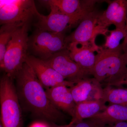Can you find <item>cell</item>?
<instances>
[{
	"mask_svg": "<svg viewBox=\"0 0 127 127\" xmlns=\"http://www.w3.org/2000/svg\"><path fill=\"white\" fill-rule=\"evenodd\" d=\"M123 53L121 45L112 50H104L100 47L91 75L101 84H106L107 86H122L127 73V66L123 59Z\"/></svg>",
	"mask_w": 127,
	"mask_h": 127,
	"instance_id": "2",
	"label": "cell"
},
{
	"mask_svg": "<svg viewBox=\"0 0 127 127\" xmlns=\"http://www.w3.org/2000/svg\"><path fill=\"white\" fill-rule=\"evenodd\" d=\"M49 7L60 13L71 15L84 9L94 8L98 0H49L46 1Z\"/></svg>",
	"mask_w": 127,
	"mask_h": 127,
	"instance_id": "15",
	"label": "cell"
},
{
	"mask_svg": "<svg viewBox=\"0 0 127 127\" xmlns=\"http://www.w3.org/2000/svg\"><path fill=\"white\" fill-rule=\"evenodd\" d=\"M14 79L5 74L0 80L1 121L3 127H21V108Z\"/></svg>",
	"mask_w": 127,
	"mask_h": 127,
	"instance_id": "4",
	"label": "cell"
},
{
	"mask_svg": "<svg viewBox=\"0 0 127 127\" xmlns=\"http://www.w3.org/2000/svg\"><path fill=\"white\" fill-rule=\"evenodd\" d=\"M38 12L34 1L12 0L0 10V24L22 26L36 17Z\"/></svg>",
	"mask_w": 127,
	"mask_h": 127,
	"instance_id": "7",
	"label": "cell"
},
{
	"mask_svg": "<svg viewBox=\"0 0 127 127\" xmlns=\"http://www.w3.org/2000/svg\"><path fill=\"white\" fill-rule=\"evenodd\" d=\"M127 21V0H114L108 2L106 10L102 12L97 22L101 34L106 36L108 28L114 25L117 29H124Z\"/></svg>",
	"mask_w": 127,
	"mask_h": 127,
	"instance_id": "9",
	"label": "cell"
},
{
	"mask_svg": "<svg viewBox=\"0 0 127 127\" xmlns=\"http://www.w3.org/2000/svg\"><path fill=\"white\" fill-rule=\"evenodd\" d=\"M67 49L71 59L82 68L88 71L91 75L96 61L95 52L98 51L100 47L95 42H73L68 44Z\"/></svg>",
	"mask_w": 127,
	"mask_h": 127,
	"instance_id": "12",
	"label": "cell"
},
{
	"mask_svg": "<svg viewBox=\"0 0 127 127\" xmlns=\"http://www.w3.org/2000/svg\"><path fill=\"white\" fill-rule=\"evenodd\" d=\"M26 63L31 67L46 89L59 85H65L71 88L75 84L73 82L66 81L42 59L28 55Z\"/></svg>",
	"mask_w": 127,
	"mask_h": 127,
	"instance_id": "10",
	"label": "cell"
},
{
	"mask_svg": "<svg viewBox=\"0 0 127 127\" xmlns=\"http://www.w3.org/2000/svg\"><path fill=\"white\" fill-rule=\"evenodd\" d=\"M50 102L59 110L71 117L74 116L76 104L70 88L65 85H59L46 89Z\"/></svg>",
	"mask_w": 127,
	"mask_h": 127,
	"instance_id": "14",
	"label": "cell"
},
{
	"mask_svg": "<svg viewBox=\"0 0 127 127\" xmlns=\"http://www.w3.org/2000/svg\"><path fill=\"white\" fill-rule=\"evenodd\" d=\"M30 127H50L46 124L40 122H37L32 124Z\"/></svg>",
	"mask_w": 127,
	"mask_h": 127,
	"instance_id": "23",
	"label": "cell"
},
{
	"mask_svg": "<svg viewBox=\"0 0 127 127\" xmlns=\"http://www.w3.org/2000/svg\"><path fill=\"white\" fill-rule=\"evenodd\" d=\"M106 125L99 120L91 118L78 123L73 127H104Z\"/></svg>",
	"mask_w": 127,
	"mask_h": 127,
	"instance_id": "21",
	"label": "cell"
},
{
	"mask_svg": "<svg viewBox=\"0 0 127 127\" xmlns=\"http://www.w3.org/2000/svg\"><path fill=\"white\" fill-rule=\"evenodd\" d=\"M76 104L86 101L101 100L103 89L94 78L78 81L70 88Z\"/></svg>",
	"mask_w": 127,
	"mask_h": 127,
	"instance_id": "13",
	"label": "cell"
},
{
	"mask_svg": "<svg viewBox=\"0 0 127 127\" xmlns=\"http://www.w3.org/2000/svg\"><path fill=\"white\" fill-rule=\"evenodd\" d=\"M92 118L99 120L106 125H113L121 122L127 123V107L110 104L103 111Z\"/></svg>",
	"mask_w": 127,
	"mask_h": 127,
	"instance_id": "17",
	"label": "cell"
},
{
	"mask_svg": "<svg viewBox=\"0 0 127 127\" xmlns=\"http://www.w3.org/2000/svg\"><path fill=\"white\" fill-rule=\"evenodd\" d=\"M22 26L17 24H7L2 25L0 28V71L2 70L7 44L12 35L18 27Z\"/></svg>",
	"mask_w": 127,
	"mask_h": 127,
	"instance_id": "19",
	"label": "cell"
},
{
	"mask_svg": "<svg viewBox=\"0 0 127 127\" xmlns=\"http://www.w3.org/2000/svg\"><path fill=\"white\" fill-rule=\"evenodd\" d=\"M12 0H0V10L6 5L10 3Z\"/></svg>",
	"mask_w": 127,
	"mask_h": 127,
	"instance_id": "25",
	"label": "cell"
},
{
	"mask_svg": "<svg viewBox=\"0 0 127 127\" xmlns=\"http://www.w3.org/2000/svg\"><path fill=\"white\" fill-rule=\"evenodd\" d=\"M122 57L126 65L127 66V45L123 48Z\"/></svg>",
	"mask_w": 127,
	"mask_h": 127,
	"instance_id": "24",
	"label": "cell"
},
{
	"mask_svg": "<svg viewBox=\"0 0 127 127\" xmlns=\"http://www.w3.org/2000/svg\"><path fill=\"white\" fill-rule=\"evenodd\" d=\"M0 127H2V123H1V122H0Z\"/></svg>",
	"mask_w": 127,
	"mask_h": 127,
	"instance_id": "29",
	"label": "cell"
},
{
	"mask_svg": "<svg viewBox=\"0 0 127 127\" xmlns=\"http://www.w3.org/2000/svg\"><path fill=\"white\" fill-rule=\"evenodd\" d=\"M125 84L127 85V73L125 76V80L124 82V84Z\"/></svg>",
	"mask_w": 127,
	"mask_h": 127,
	"instance_id": "28",
	"label": "cell"
},
{
	"mask_svg": "<svg viewBox=\"0 0 127 127\" xmlns=\"http://www.w3.org/2000/svg\"><path fill=\"white\" fill-rule=\"evenodd\" d=\"M0 122H1V121L0 117Z\"/></svg>",
	"mask_w": 127,
	"mask_h": 127,
	"instance_id": "30",
	"label": "cell"
},
{
	"mask_svg": "<svg viewBox=\"0 0 127 127\" xmlns=\"http://www.w3.org/2000/svg\"><path fill=\"white\" fill-rule=\"evenodd\" d=\"M29 25V23H25L18 27L13 32L7 44L2 70L13 79L26 62L28 55Z\"/></svg>",
	"mask_w": 127,
	"mask_h": 127,
	"instance_id": "3",
	"label": "cell"
},
{
	"mask_svg": "<svg viewBox=\"0 0 127 127\" xmlns=\"http://www.w3.org/2000/svg\"><path fill=\"white\" fill-rule=\"evenodd\" d=\"M64 33L37 30L29 37L28 45L34 55L46 60L55 53L67 48Z\"/></svg>",
	"mask_w": 127,
	"mask_h": 127,
	"instance_id": "6",
	"label": "cell"
},
{
	"mask_svg": "<svg viewBox=\"0 0 127 127\" xmlns=\"http://www.w3.org/2000/svg\"><path fill=\"white\" fill-rule=\"evenodd\" d=\"M104 127H127V123L126 122H121L117 123L113 125H106Z\"/></svg>",
	"mask_w": 127,
	"mask_h": 127,
	"instance_id": "22",
	"label": "cell"
},
{
	"mask_svg": "<svg viewBox=\"0 0 127 127\" xmlns=\"http://www.w3.org/2000/svg\"><path fill=\"white\" fill-rule=\"evenodd\" d=\"M101 100L105 103L127 107V89L107 86L103 89Z\"/></svg>",
	"mask_w": 127,
	"mask_h": 127,
	"instance_id": "18",
	"label": "cell"
},
{
	"mask_svg": "<svg viewBox=\"0 0 127 127\" xmlns=\"http://www.w3.org/2000/svg\"><path fill=\"white\" fill-rule=\"evenodd\" d=\"M44 61L68 81L76 83L90 75L88 71L82 68L71 59L67 49L57 53Z\"/></svg>",
	"mask_w": 127,
	"mask_h": 127,
	"instance_id": "8",
	"label": "cell"
},
{
	"mask_svg": "<svg viewBox=\"0 0 127 127\" xmlns=\"http://www.w3.org/2000/svg\"><path fill=\"white\" fill-rule=\"evenodd\" d=\"M101 13L95 8L89 12L76 30L69 35L66 36L67 45L73 42H95L97 36L101 34L97 28V22Z\"/></svg>",
	"mask_w": 127,
	"mask_h": 127,
	"instance_id": "11",
	"label": "cell"
},
{
	"mask_svg": "<svg viewBox=\"0 0 127 127\" xmlns=\"http://www.w3.org/2000/svg\"><path fill=\"white\" fill-rule=\"evenodd\" d=\"M125 30H126V32H127V34H126V35L125 38L124 39L122 43L121 44L123 48L127 45V23H126V26H125Z\"/></svg>",
	"mask_w": 127,
	"mask_h": 127,
	"instance_id": "26",
	"label": "cell"
},
{
	"mask_svg": "<svg viewBox=\"0 0 127 127\" xmlns=\"http://www.w3.org/2000/svg\"><path fill=\"white\" fill-rule=\"evenodd\" d=\"M108 35H106V42L102 47H101L104 50H112L118 48L121 45L120 41L124 39L126 36L125 28L123 29H117L108 31Z\"/></svg>",
	"mask_w": 127,
	"mask_h": 127,
	"instance_id": "20",
	"label": "cell"
},
{
	"mask_svg": "<svg viewBox=\"0 0 127 127\" xmlns=\"http://www.w3.org/2000/svg\"><path fill=\"white\" fill-rule=\"evenodd\" d=\"M51 11L46 16L38 12L36 18L37 21L34 24L37 30L65 34L66 32L79 25L85 16L94 9H84L71 15L60 13L50 7Z\"/></svg>",
	"mask_w": 127,
	"mask_h": 127,
	"instance_id": "5",
	"label": "cell"
},
{
	"mask_svg": "<svg viewBox=\"0 0 127 127\" xmlns=\"http://www.w3.org/2000/svg\"><path fill=\"white\" fill-rule=\"evenodd\" d=\"M75 124H74L72 122H71L70 123L66 125H61V126H57L55 127H73Z\"/></svg>",
	"mask_w": 127,
	"mask_h": 127,
	"instance_id": "27",
	"label": "cell"
},
{
	"mask_svg": "<svg viewBox=\"0 0 127 127\" xmlns=\"http://www.w3.org/2000/svg\"><path fill=\"white\" fill-rule=\"evenodd\" d=\"M105 103L103 100H99L77 103L71 122L76 124L83 120L92 118L106 108Z\"/></svg>",
	"mask_w": 127,
	"mask_h": 127,
	"instance_id": "16",
	"label": "cell"
},
{
	"mask_svg": "<svg viewBox=\"0 0 127 127\" xmlns=\"http://www.w3.org/2000/svg\"><path fill=\"white\" fill-rule=\"evenodd\" d=\"M15 79L19 101L27 109L37 116L50 121L57 122L62 120L63 113L50 102L46 89L26 63Z\"/></svg>",
	"mask_w": 127,
	"mask_h": 127,
	"instance_id": "1",
	"label": "cell"
}]
</instances>
